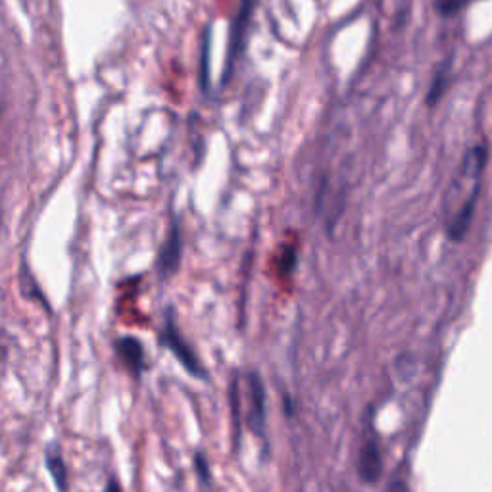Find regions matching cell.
<instances>
[{"instance_id": "1", "label": "cell", "mask_w": 492, "mask_h": 492, "mask_svg": "<svg viewBox=\"0 0 492 492\" xmlns=\"http://www.w3.org/2000/svg\"><path fill=\"white\" fill-rule=\"evenodd\" d=\"M164 343L173 350L175 356H179V360L183 362V365L189 369L190 374H195L199 377H204V372H202V365L200 362L197 360L195 353H192V350L189 346L183 344L181 337H179V333L175 331V327L171 323H168L166 327V335H164Z\"/></svg>"}, {"instance_id": "2", "label": "cell", "mask_w": 492, "mask_h": 492, "mask_svg": "<svg viewBox=\"0 0 492 492\" xmlns=\"http://www.w3.org/2000/svg\"><path fill=\"white\" fill-rule=\"evenodd\" d=\"M360 477L364 483H377L383 476V462H381V452L374 443H367L360 454V464H358Z\"/></svg>"}, {"instance_id": "3", "label": "cell", "mask_w": 492, "mask_h": 492, "mask_svg": "<svg viewBox=\"0 0 492 492\" xmlns=\"http://www.w3.org/2000/svg\"><path fill=\"white\" fill-rule=\"evenodd\" d=\"M251 395H252V427L261 433L263 429V386L258 375H251Z\"/></svg>"}, {"instance_id": "4", "label": "cell", "mask_w": 492, "mask_h": 492, "mask_svg": "<svg viewBox=\"0 0 492 492\" xmlns=\"http://www.w3.org/2000/svg\"><path fill=\"white\" fill-rule=\"evenodd\" d=\"M119 354L121 358L128 362V365L131 369H140L143 367V346H140L135 339H123L118 343Z\"/></svg>"}, {"instance_id": "5", "label": "cell", "mask_w": 492, "mask_h": 492, "mask_svg": "<svg viewBox=\"0 0 492 492\" xmlns=\"http://www.w3.org/2000/svg\"><path fill=\"white\" fill-rule=\"evenodd\" d=\"M467 5H469V0H435L436 12L445 17L460 14Z\"/></svg>"}, {"instance_id": "6", "label": "cell", "mask_w": 492, "mask_h": 492, "mask_svg": "<svg viewBox=\"0 0 492 492\" xmlns=\"http://www.w3.org/2000/svg\"><path fill=\"white\" fill-rule=\"evenodd\" d=\"M46 460H48V467H50V471H52V476H55V479L58 481V487L62 488V487H64V477H66V467H64V464H62V458H60L58 450H55V454L48 452Z\"/></svg>"}, {"instance_id": "7", "label": "cell", "mask_w": 492, "mask_h": 492, "mask_svg": "<svg viewBox=\"0 0 492 492\" xmlns=\"http://www.w3.org/2000/svg\"><path fill=\"white\" fill-rule=\"evenodd\" d=\"M446 89V72L445 69H441V72H438L435 76V81L431 85V91H429V97H427V102L429 104H435L438 98H441V95L445 93Z\"/></svg>"}, {"instance_id": "8", "label": "cell", "mask_w": 492, "mask_h": 492, "mask_svg": "<svg viewBox=\"0 0 492 492\" xmlns=\"http://www.w3.org/2000/svg\"><path fill=\"white\" fill-rule=\"evenodd\" d=\"M0 225H3V212H0Z\"/></svg>"}]
</instances>
